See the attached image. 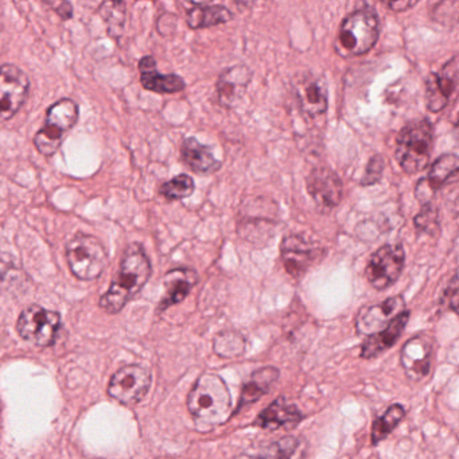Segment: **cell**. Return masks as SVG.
<instances>
[{
    "mask_svg": "<svg viewBox=\"0 0 459 459\" xmlns=\"http://www.w3.org/2000/svg\"><path fill=\"white\" fill-rule=\"evenodd\" d=\"M384 169H385V160L380 154L373 155L368 162L365 169L364 177L361 178V186H372L378 184L383 178Z\"/></svg>",
    "mask_w": 459,
    "mask_h": 459,
    "instance_id": "32",
    "label": "cell"
},
{
    "mask_svg": "<svg viewBox=\"0 0 459 459\" xmlns=\"http://www.w3.org/2000/svg\"><path fill=\"white\" fill-rule=\"evenodd\" d=\"M408 319H410V311L405 310L404 313L397 316L385 329L369 335L361 346L362 359H376L384 351L391 349L399 340L400 335L403 334V330L407 326Z\"/></svg>",
    "mask_w": 459,
    "mask_h": 459,
    "instance_id": "21",
    "label": "cell"
},
{
    "mask_svg": "<svg viewBox=\"0 0 459 459\" xmlns=\"http://www.w3.org/2000/svg\"><path fill=\"white\" fill-rule=\"evenodd\" d=\"M198 275L192 268H174L163 278L165 295L160 302V311L182 302L197 284Z\"/></svg>",
    "mask_w": 459,
    "mask_h": 459,
    "instance_id": "20",
    "label": "cell"
},
{
    "mask_svg": "<svg viewBox=\"0 0 459 459\" xmlns=\"http://www.w3.org/2000/svg\"><path fill=\"white\" fill-rule=\"evenodd\" d=\"M80 109L72 99H61L50 106L44 127L34 136V144L39 154L52 157L63 146L66 134L79 122Z\"/></svg>",
    "mask_w": 459,
    "mask_h": 459,
    "instance_id": "6",
    "label": "cell"
},
{
    "mask_svg": "<svg viewBox=\"0 0 459 459\" xmlns=\"http://www.w3.org/2000/svg\"><path fill=\"white\" fill-rule=\"evenodd\" d=\"M434 147V127L427 119L412 120L397 134L394 158L407 174L423 171L429 166Z\"/></svg>",
    "mask_w": 459,
    "mask_h": 459,
    "instance_id": "4",
    "label": "cell"
},
{
    "mask_svg": "<svg viewBox=\"0 0 459 459\" xmlns=\"http://www.w3.org/2000/svg\"><path fill=\"white\" fill-rule=\"evenodd\" d=\"M214 351L224 359H236L246 351V340L236 332L220 333L214 340Z\"/></svg>",
    "mask_w": 459,
    "mask_h": 459,
    "instance_id": "29",
    "label": "cell"
},
{
    "mask_svg": "<svg viewBox=\"0 0 459 459\" xmlns=\"http://www.w3.org/2000/svg\"><path fill=\"white\" fill-rule=\"evenodd\" d=\"M49 4V6H53L55 12L57 13L64 21L71 20V18L74 17V6H72V4H69V2H61L57 6L50 4Z\"/></svg>",
    "mask_w": 459,
    "mask_h": 459,
    "instance_id": "34",
    "label": "cell"
},
{
    "mask_svg": "<svg viewBox=\"0 0 459 459\" xmlns=\"http://www.w3.org/2000/svg\"><path fill=\"white\" fill-rule=\"evenodd\" d=\"M403 295L388 298L377 305L367 306L356 316V329L359 334H376L385 329L397 316L407 310Z\"/></svg>",
    "mask_w": 459,
    "mask_h": 459,
    "instance_id": "13",
    "label": "cell"
},
{
    "mask_svg": "<svg viewBox=\"0 0 459 459\" xmlns=\"http://www.w3.org/2000/svg\"><path fill=\"white\" fill-rule=\"evenodd\" d=\"M306 454L307 443L303 437H283L252 455H241L236 459H305Z\"/></svg>",
    "mask_w": 459,
    "mask_h": 459,
    "instance_id": "23",
    "label": "cell"
},
{
    "mask_svg": "<svg viewBox=\"0 0 459 459\" xmlns=\"http://www.w3.org/2000/svg\"><path fill=\"white\" fill-rule=\"evenodd\" d=\"M195 190V179L187 174H179L160 187V195L168 201H179L190 197Z\"/></svg>",
    "mask_w": 459,
    "mask_h": 459,
    "instance_id": "28",
    "label": "cell"
},
{
    "mask_svg": "<svg viewBox=\"0 0 459 459\" xmlns=\"http://www.w3.org/2000/svg\"><path fill=\"white\" fill-rule=\"evenodd\" d=\"M141 82L144 90L160 95H173L179 93L186 88V82L178 74H162L158 72L157 61L152 56H146L139 61Z\"/></svg>",
    "mask_w": 459,
    "mask_h": 459,
    "instance_id": "18",
    "label": "cell"
},
{
    "mask_svg": "<svg viewBox=\"0 0 459 459\" xmlns=\"http://www.w3.org/2000/svg\"><path fill=\"white\" fill-rule=\"evenodd\" d=\"M99 14L106 21L112 37L122 34L126 23V4L123 2H104L99 9Z\"/></svg>",
    "mask_w": 459,
    "mask_h": 459,
    "instance_id": "30",
    "label": "cell"
},
{
    "mask_svg": "<svg viewBox=\"0 0 459 459\" xmlns=\"http://www.w3.org/2000/svg\"><path fill=\"white\" fill-rule=\"evenodd\" d=\"M232 20L230 10L221 4H193L192 9L186 13L187 26L193 30L214 28Z\"/></svg>",
    "mask_w": 459,
    "mask_h": 459,
    "instance_id": "24",
    "label": "cell"
},
{
    "mask_svg": "<svg viewBox=\"0 0 459 459\" xmlns=\"http://www.w3.org/2000/svg\"><path fill=\"white\" fill-rule=\"evenodd\" d=\"M306 186L314 203L321 208H337L342 201V181L334 170L326 166L311 170L306 178Z\"/></svg>",
    "mask_w": 459,
    "mask_h": 459,
    "instance_id": "14",
    "label": "cell"
},
{
    "mask_svg": "<svg viewBox=\"0 0 459 459\" xmlns=\"http://www.w3.org/2000/svg\"><path fill=\"white\" fill-rule=\"evenodd\" d=\"M187 408L198 426L211 429L225 423L232 412L227 384L214 373H204L187 396Z\"/></svg>",
    "mask_w": 459,
    "mask_h": 459,
    "instance_id": "2",
    "label": "cell"
},
{
    "mask_svg": "<svg viewBox=\"0 0 459 459\" xmlns=\"http://www.w3.org/2000/svg\"><path fill=\"white\" fill-rule=\"evenodd\" d=\"M415 230L419 233H426L429 236H437L439 233V209L434 203L421 205L420 212L413 219Z\"/></svg>",
    "mask_w": 459,
    "mask_h": 459,
    "instance_id": "31",
    "label": "cell"
},
{
    "mask_svg": "<svg viewBox=\"0 0 459 459\" xmlns=\"http://www.w3.org/2000/svg\"><path fill=\"white\" fill-rule=\"evenodd\" d=\"M252 80V71L247 65L230 66L220 74L217 82V95L220 104L230 109L241 100Z\"/></svg>",
    "mask_w": 459,
    "mask_h": 459,
    "instance_id": "17",
    "label": "cell"
},
{
    "mask_svg": "<svg viewBox=\"0 0 459 459\" xmlns=\"http://www.w3.org/2000/svg\"><path fill=\"white\" fill-rule=\"evenodd\" d=\"M458 84V57L454 56L439 72L429 74L426 80V104L429 111L437 114L447 107Z\"/></svg>",
    "mask_w": 459,
    "mask_h": 459,
    "instance_id": "12",
    "label": "cell"
},
{
    "mask_svg": "<svg viewBox=\"0 0 459 459\" xmlns=\"http://www.w3.org/2000/svg\"><path fill=\"white\" fill-rule=\"evenodd\" d=\"M442 300L451 311H454V313L458 311V276H456V273H454L453 278L448 281L447 289L443 292Z\"/></svg>",
    "mask_w": 459,
    "mask_h": 459,
    "instance_id": "33",
    "label": "cell"
},
{
    "mask_svg": "<svg viewBox=\"0 0 459 459\" xmlns=\"http://www.w3.org/2000/svg\"><path fill=\"white\" fill-rule=\"evenodd\" d=\"M30 91L28 74L14 64L0 66V123L9 122L26 103Z\"/></svg>",
    "mask_w": 459,
    "mask_h": 459,
    "instance_id": "8",
    "label": "cell"
},
{
    "mask_svg": "<svg viewBox=\"0 0 459 459\" xmlns=\"http://www.w3.org/2000/svg\"><path fill=\"white\" fill-rule=\"evenodd\" d=\"M298 106L300 111L308 117H316L324 115L329 107L327 90L321 79L313 74H305L299 77L294 84Z\"/></svg>",
    "mask_w": 459,
    "mask_h": 459,
    "instance_id": "16",
    "label": "cell"
},
{
    "mask_svg": "<svg viewBox=\"0 0 459 459\" xmlns=\"http://www.w3.org/2000/svg\"><path fill=\"white\" fill-rule=\"evenodd\" d=\"M152 385V375L146 368L127 365L115 373L108 385L109 396L125 405L141 402Z\"/></svg>",
    "mask_w": 459,
    "mask_h": 459,
    "instance_id": "10",
    "label": "cell"
},
{
    "mask_svg": "<svg viewBox=\"0 0 459 459\" xmlns=\"http://www.w3.org/2000/svg\"><path fill=\"white\" fill-rule=\"evenodd\" d=\"M458 155L448 152L437 158L429 170V176L424 177V184L431 189L432 193H437L443 185L450 181L451 177L458 173Z\"/></svg>",
    "mask_w": 459,
    "mask_h": 459,
    "instance_id": "26",
    "label": "cell"
},
{
    "mask_svg": "<svg viewBox=\"0 0 459 459\" xmlns=\"http://www.w3.org/2000/svg\"><path fill=\"white\" fill-rule=\"evenodd\" d=\"M303 418L305 415L298 410L297 405L281 397L262 411L254 424L260 429H271V431L279 429H294L303 420Z\"/></svg>",
    "mask_w": 459,
    "mask_h": 459,
    "instance_id": "19",
    "label": "cell"
},
{
    "mask_svg": "<svg viewBox=\"0 0 459 459\" xmlns=\"http://www.w3.org/2000/svg\"><path fill=\"white\" fill-rule=\"evenodd\" d=\"M281 255L286 273L292 278L299 279L324 256L325 249L306 240L303 236L291 235L281 241Z\"/></svg>",
    "mask_w": 459,
    "mask_h": 459,
    "instance_id": "11",
    "label": "cell"
},
{
    "mask_svg": "<svg viewBox=\"0 0 459 459\" xmlns=\"http://www.w3.org/2000/svg\"><path fill=\"white\" fill-rule=\"evenodd\" d=\"M278 378L279 370L276 369V368L265 367L256 370V372L251 376V378L244 384L243 389H241L240 399H238L236 412L240 411L241 408L247 407V405L262 399L264 394L270 392V389L273 388V384L278 381Z\"/></svg>",
    "mask_w": 459,
    "mask_h": 459,
    "instance_id": "25",
    "label": "cell"
},
{
    "mask_svg": "<svg viewBox=\"0 0 459 459\" xmlns=\"http://www.w3.org/2000/svg\"><path fill=\"white\" fill-rule=\"evenodd\" d=\"M404 416L405 410L403 405L392 404L391 407H388L383 416L373 421L372 434H370L372 445H378L386 439L388 435L396 429L397 424L404 419Z\"/></svg>",
    "mask_w": 459,
    "mask_h": 459,
    "instance_id": "27",
    "label": "cell"
},
{
    "mask_svg": "<svg viewBox=\"0 0 459 459\" xmlns=\"http://www.w3.org/2000/svg\"><path fill=\"white\" fill-rule=\"evenodd\" d=\"M400 362L405 375L412 381H420L426 377L431 369L432 341L426 335L411 338L403 346Z\"/></svg>",
    "mask_w": 459,
    "mask_h": 459,
    "instance_id": "15",
    "label": "cell"
},
{
    "mask_svg": "<svg viewBox=\"0 0 459 459\" xmlns=\"http://www.w3.org/2000/svg\"><path fill=\"white\" fill-rule=\"evenodd\" d=\"M60 325V314L47 310L41 306L33 305L21 313L17 330L21 337L25 338L26 341L45 348L55 342Z\"/></svg>",
    "mask_w": 459,
    "mask_h": 459,
    "instance_id": "9",
    "label": "cell"
},
{
    "mask_svg": "<svg viewBox=\"0 0 459 459\" xmlns=\"http://www.w3.org/2000/svg\"><path fill=\"white\" fill-rule=\"evenodd\" d=\"M152 273V262L143 246L130 244L123 254L119 270L108 291L101 297V308L109 314L119 313L146 286Z\"/></svg>",
    "mask_w": 459,
    "mask_h": 459,
    "instance_id": "1",
    "label": "cell"
},
{
    "mask_svg": "<svg viewBox=\"0 0 459 459\" xmlns=\"http://www.w3.org/2000/svg\"><path fill=\"white\" fill-rule=\"evenodd\" d=\"M405 265V252L402 244H385L370 255L365 276L373 289L383 291L402 275Z\"/></svg>",
    "mask_w": 459,
    "mask_h": 459,
    "instance_id": "7",
    "label": "cell"
},
{
    "mask_svg": "<svg viewBox=\"0 0 459 459\" xmlns=\"http://www.w3.org/2000/svg\"><path fill=\"white\" fill-rule=\"evenodd\" d=\"M181 158L190 170L195 171V174H204V176L216 173L222 166V163L214 157L213 150L200 143L193 136H189L182 142Z\"/></svg>",
    "mask_w": 459,
    "mask_h": 459,
    "instance_id": "22",
    "label": "cell"
},
{
    "mask_svg": "<svg viewBox=\"0 0 459 459\" xmlns=\"http://www.w3.org/2000/svg\"><path fill=\"white\" fill-rule=\"evenodd\" d=\"M65 255L72 273L80 281L98 279L109 260L106 246L95 236L82 232L68 241Z\"/></svg>",
    "mask_w": 459,
    "mask_h": 459,
    "instance_id": "5",
    "label": "cell"
},
{
    "mask_svg": "<svg viewBox=\"0 0 459 459\" xmlns=\"http://www.w3.org/2000/svg\"><path fill=\"white\" fill-rule=\"evenodd\" d=\"M380 29V17L373 7L351 13L341 23L335 52L342 57L367 55L377 44Z\"/></svg>",
    "mask_w": 459,
    "mask_h": 459,
    "instance_id": "3",
    "label": "cell"
},
{
    "mask_svg": "<svg viewBox=\"0 0 459 459\" xmlns=\"http://www.w3.org/2000/svg\"><path fill=\"white\" fill-rule=\"evenodd\" d=\"M418 2H391V4H386L392 12L394 13H403L407 12V10L412 9L413 6H416Z\"/></svg>",
    "mask_w": 459,
    "mask_h": 459,
    "instance_id": "35",
    "label": "cell"
}]
</instances>
